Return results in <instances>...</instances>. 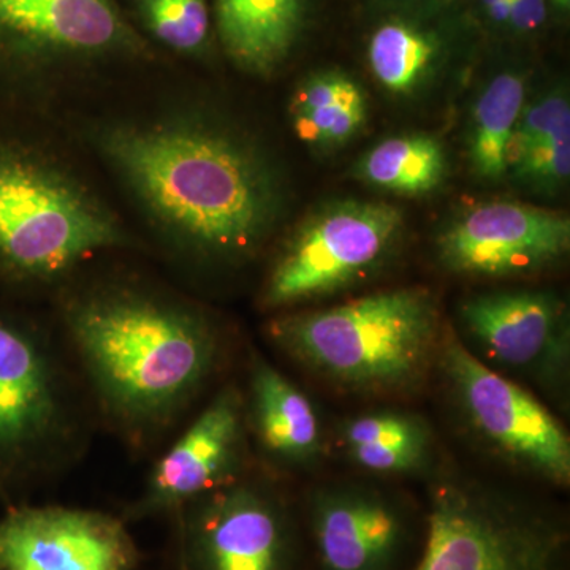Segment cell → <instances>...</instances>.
<instances>
[{
    "instance_id": "17",
    "label": "cell",
    "mask_w": 570,
    "mask_h": 570,
    "mask_svg": "<svg viewBox=\"0 0 570 570\" xmlns=\"http://www.w3.org/2000/svg\"><path fill=\"white\" fill-rule=\"evenodd\" d=\"M250 407L264 448L279 459L299 461L317 452L318 420L302 390L262 358L250 370Z\"/></svg>"
},
{
    "instance_id": "25",
    "label": "cell",
    "mask_w": 570,
    "mask_h": 570,
    "mask_svg": "<svg viewBox=\"0 0 570 570\" xmlns=\"http://www.w3.org/2000/svg\"><path fill=\"white\" fill-rule=\"evenodd\" d=\"M513 167L530 181L546 186L561 184L570 174V130L530 149Z\"/></svg>"
},
{
    "instance_id": "1",
    "label": "cell",
    "mask_w": 570,
    "mask_h": 570,
    "mask_svg": "<svg viewBox=\"0 0 570 570\" xmlns=\"http://www.w3.org/2000/svg\"><path fill=\"white\" fill-rule=\"evenodd\" d=\"M104 151L157 219L214 253H245L276 213V190L242 142L197 126L118 127Z\"/></svg>"
},
{
    "instance_id": "19",
    "label": "cell",
    "mask_w": 570,
    "mask_h": 570,
    "mask_svg": "<svg viewBox=\"0 0 570 570\" xmlns=\"http://www.w3.org/2000/svg\"><path fill=\"white\" fill-rule=\"evenodd\" d=\"M356 174L387 193L426 194L444 179V149L428 135L390 138L360 160Z\"/></svg>"
},
{
    "instance_id": "9",
    "label": "cell",
    "mask_w": 570,
    "mask_h": 570,
    "mask_svg": "<svg viewBox=\"0 0 570 570\" xmlns=\"http://www.w3.org/2000/svg\"><path fill=\"white\" fill-rule=\"evenodd\" d=\"M127 521L99 510L21 508L0 520V570H137Z\"/></svg>"
},
{
    "instance_id": "27",
    "label": "cell",
    "mask_w": 570,
    "mask_h": 570,
    "mask_svg": "<svg viewBox=\"0 0 570 570\" xmlns=\"http://www.w3.org/2000/svg\"><path fill=\"white\" fill-rule=\"evenodd\" d=\"M551 2L561 11H568L570 9V0H551Z\"/></svg>"
},
{
    "instance_id": "22",
    "label": "cell",
    "mask_w": 570,
    "mask_h": 570,
    "mask_svg": "<svg viewBox=\"0 0 570 570\" xmlns=\"http://www.w3.org/2000/svg\"><path fill=\"white\" fill-rule=\"evenodd\" d=\"M148 31L171 50L197 52L208 40L206 0H135Z\"/></svg>"
},
{
    "instance_id": "14",
    "label": "cell",
    "mask_w": 570,
    "mask_h": 570,
    "mask_svg": "<svg viewBox=\"0 0 570 570\" xmlns=\"http://www.w3.org/2000/svg\"><path fill=\"white\" fill-rule=\"evenodd\" d=\"M0 37L28 50L77 55L135 43L115 0H0Z\"/></svg>"
},
{
    "instance_id": "18",
    "label": "cell",
    "mask_w": 570,
    "mask_h": 570,
    "mask_svg": "<svg viewBox=\"0 0 570 570\" xmlns=\"http://www.w3.org/2000/svg\"><path fill=\"white\" fill-rule=\"evenodd\" d=\"M524 105V82L498 75L479 97L472 115L469 156L480 178L497 181L509 168V148Z\"/></svg>"
},
{
    "instance_id": "23",
    "label": "cell",
    "mask_w": 570,
    "mask_h": 570,
    "mask_svg": "<svg viewBox=\"0 0 570 570\" xmlns=\"http://www.w3.org/2000/svg\"><path fill=\"white\" fill-rule=\"evenodd\" d=\"M296 134L314 146H336L354 137L366 121L365 96L321 110L292 112Z\"/></svg>"
},
{
    "instance_id": "11",
    "label": "cell",
    "mask_w": 570,
    "mask_h": 570,
    "mask_svg": "<svg viewBox=\"0 0 570 570\" xmlns=\"http://www.w3.org/2000/svg\"><path fill=\"white\" fill-rule=\"evenodd\" d=\"M569 246L568 216L510 202L472 209L439 239L450 269L482 276L532 272L561 258Z\"/></svg>"
},
{
    "instance_id": "26",
    "label": "cell",
    "mask_w": 570,
    "mask_h": 570,
    "mask_svg": "<svg viewBox=\"0 0 570 570\" xmlns=\"http://www.w3.org/2000/svg\"><path fill=\"white\" fill-rule=\"evenodd\" d=\"M546 17V0H512L509 22L519 31H534Z\"/></svg>"
},
{
    "instance_id": "28",
    "label": "cell",
    "mask_w": 570,
    "mask_h": 570,
    "mask_svg": "<svg viewBox=\"0 0 570 570\" xmlns=\"http://www.w3.org/2000/svg\"><path fill=\"white\" fill-rule=\"evenodd\" d=\"M483 6H485V9L489 10L490 7H493L494 3L501 2V0H482Z\"/></svg>"
},
{
    "instance_id": "4",
    "label": "cell",
    "mask_w": 570,
    "mask_h": 570,
    "mask_svg": "<svg viewBox=\"0 0 570 570\" xmlns=\"http://www.w3.org/2000/svg\"><path fill=\"white\" fill-rule=\"evenodd\" d=\"M121 242L115 220L69 179L0 156V261L26 275L52 276Z\"/></svg>"
},
{
    "instance_id": "15",
    "label": "cell",
    "mask_w": 570,
    "mask_h": 570,
    "mask_svg": "<svg viewBox=\"0 0 570 570\" xmlns=\"http://www.w3.org/2000/svg\"><path fill=\"white\" fill-rule=\"evenodd\" d=\"M313 523L324 570H385L403 538L396 510L366 493L318 499Z\"/></svg>"
},
{
    "instance_id": "5",
    "label": "cell",
    "mask_w": 570,
    "mask_h": 570,
    "mask_svg": "<svg viewBox=\"0 0 570 570\" xmlns=\"http://www.w3.org/2000/svg\"><path fill=\"white\" fill-rule=\"evenodd\" d=\"M564 538L549 521L469 487H438L415 570H561Z\"/></svg>"
},
{
    "instance_id": "12",
    "label": "cell",
    "mask_w": 570,
    "mask_h": 570,
    "mask_svg": "<svg viewBox=\"0 0 570 570\" xmlns=\"http://www.w3.org/2000/svg\"><path fill=\"white\" fill-rule=\"evenodd\" d=\"M58 367L31 336L0 322V455L55 445L67 423Z\"/></svg>"
},
{
    "instance_id": "3",
    "label": "cell",
    "mask_w": 570,
    "mask_h": 570,
    "mask_svg": "<svg viewBox=\"0 0 570 570\" xmlns=\"http://www.w3.org/2000/svg\"><path fill=\"white\" fill-rule=\"evenodd\" d=\"M439 328L430 292L396 288L277 318L269 335L288 355L340 384L392 390L407 387L425 373Z\"/></svg>"
},
{
    "instance_id": "10",
    "label": "cell",
    "mask_w": 570,
    "mask_h": 570,
    "mask_svg": "<svg viewBox=\"0 0 570 570\" xmlns=\"http://www.w3.org/2000/svg\"><path fill=\"white\" fill-rule=\"evenodd\" d=\"M243 401L234 387L223 390L157 461L142 494L126 510V521L176 515L187 505L223 489L234 474L245 436Z\"/></svg>"
},
{
    "instance_id": "24",
    "label": "cell",
    "mask_w": 570,
    "mask_h": 570,
    "mask_svg": "<svg viewBox=\"0 0 570 570\" xmlns=\"http://www.w3.org/2000/svg\"><path fill=\"white\" fill-rule=\"evenodd\" d=\"M570 130L569 100L561 94L546 97L521 112L509 148V167L530 149Z\"/></svg>"
},
{
    "instance_id": "8",
    "label": "cell",
    "mask_w": 570,
    "mask_h": 570,
    "mask_svg": "<svg viewBox=\"0 0 570 570\" xmlns=\"http://www.w3.org/2000/svg\"><path fill=\"white\" fill-rule=\"evenodd\" d=\"M175 519L174 570H291V531L275 501L223 487Z\"/></svg>"
},
{
    "instance_id": "13",
    "label": "cell",
    "mask_w": 570,
    "mask_h": 570,
    "mask_svg": "<svg viewBox=\"0 0 570 570\" xmlns=\"http://www.w3.org/2000/svg\"><path fill=\"white\" fill-rule=\"evenodd\" d=\"M461 317L504 365L551 370L568 358L564 309L553 295L521 291L475 296L461 306Z\"/></svg>"
},
{
    "instance_id": "2",
    "label": "cell",
    "mask_w": 570,
    "mask_h": 570,
    "mask_svg": "<svg viewBox=\"0 0 570 570\" xmlns=\"http://www.w3.org/2000/svg\"><path fill=\"white\" fill-rule=\"evenodd\" d=\"M69 328L104 411L130 436L170 425L216 365L204 318L148 296H92L70 311Z\"/></svg>"
},
{
    "instance_id": "6",
    "label": "cell",
    "mask_w": 570,
    "mask_h": 570,
    "mask_svg": "<svg viewBox=\"0 0 570 570\" xmlns=\"http://www.w3.org/2000/svg\"><path fill=\"white\" fill-rule=\"evenodd\" d=\"M403 214L387 204L344 202L311 217L288 243L265 288L269 307L336 291L377 264L400 235Z\"/></svg>"
},
{
    "instance_id": "7",
    "label": "cell",
    "mask_w": 570,
    "mask_h": 570,
    "mask_svg": "<svg viewBox=\"0 0 570 570\" xmlns=\"http://www.w3.org/2000/svg\"><path fill=\"white\" fill-rule=\"evenodd\" d=\"M441 341L442 366L480 433L524 466L568 483L570 441L561 423L527 390L487 366L452 332Z\"/></svg>"
},
{
    "instance_id": "16",
    "label": "cell",
    "mask_w": 570,
    "mask_h": 570,
    "mask_svg": "<svg viewBox=\"0 0 570 570\" xmlns=\"http://www.w3.org/2000/svg\"><path fill=\"white\" fill-rule=\"evenodd\" d=\"M305 22V0H216L225 51L243 69L272 73L291 55Z\"/></svg>"
},
{
    "instance_id": "20",
    "label": "cell",
    "mask_w": 570,
    "mask_h": 570,
    "mask_svg": "<svg viewBox=\"0 0 570 570\" xmlns=\"http://www.w3.org/2000/svg\"><path fill=\"white\" fill-rule=\"evenodd\" d=\"M346 439L356 463L374 472L409 471L425 455V430L400 414L363 415L347 426Z\"/></svg>"
},
{
    "instance_id": "21",
    "label": "cell",
    "mask_w": 570,
    "mask_h": 570,
    "mask_svg": "<svg viewBox=\"0 0 570 570\" xmlns=\"http://www.w3.org/2000/svg\"><path fill=\"white\" fill-rule=\"evenodd\" d=\"M436 55V40L403 21L379 26L367 47V59L374 77L393 92L414 89Z\"/></svg>"
}]
</instances>
